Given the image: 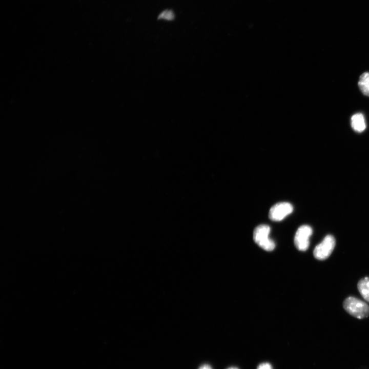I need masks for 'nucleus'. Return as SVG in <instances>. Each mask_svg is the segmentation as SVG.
I'll return each instance as SVG.
<instances>
[{
  "mask_svg": "<svg viewBox=\"0 0 369 369\" xmlns=\"http://www.w3.org/2000/svg\"><path fill=\"white\" fill-rule=\"evenodd\" d=\"M312 232V228L308 225H302L297 229L294 237V243L298 250L304 251L308 249L309 239Z\"/></svg>",
  "mask_w": 369,
  "mask_h": 369,
  "instance_id": "nucleus-4",
  "label": "nucleus"
},
{
  "mask_svg": "<svg viewBox=\"0 0 369 369\" xmlns=\"http://www.w3.org/2000/svg\"><path fill=\"white\" fill-rule=\"evenodd\" d=\"M344 310L352 316L362 319L369 315V306L364 301L354 297L346 298L343 303Z\"/></svg>",
  "mask_w": 369,
  "mask_h": 369,
  "instance_id": "nucleus-1",
  "label": "nucleus"
},
{
  "mask_svg": "<svg viewBox=\"0 0 369 369\" xmlns=\"http://www.w3.org/2000/svg\"><path fill=\"white\" fill-rule=\"evenodd\" d=\"M293 211L292 205L287 202H278L271 207L269 217L274 221H279L290 214Z\"/></svg>",
  "mask_w": 369,
  "mask_h": 369,
  "instance_id": "nucleus-5",
  "label": "nucleus"
},
{
  "mask_svg": "<svg viewBox=\"0 0 369 369\" xmlns=\"http://www.w3.org/2000/svg\"><path fill=\"white\" fill-rule=\"evenodd\" d=\"M357 288L362 297L369 302V277H366L360 279L358 283Z\"/></svg>",
  "mask_w": 369,
  "mask_h": 369,
  "instance_id": "nucleus-7",
  "label": "nucleus"
},
{
  "mask_svg": "<svg viewBox=\"0 0 369 369\" xmlns=\"http://www.w3.org/2000/svg\"><path fill=\"white\" fill-rule=\"evenodd\" d=\"M198 369H212V368L208 364H203L200 366Z\"/></svg>",
  "mask_w": 369,
  "mask_h": 369,
  "instance_id": "nucleus-11",
  "label": "nucleus"
},
{
  "mask_svg": "<svg viewBox=\"0 0 369 369\" xmlns=\"http://www.w3.org/2000/svg\"><path fill=\"white\" fill-rule=\"evenodd\" d=\"M358 85L361 92L369 96V72H364L360 75Z\"/></svg>",
  "mask_w": 369,
  "mask_h": 369,
  "instance_id": "nucleus-8",
  "label": "nucleus"
},
{
  "mask_svg": "<svg viewBox=\"0 0 369 369\" xmlns=\"http://www.w3.org/2000/svg\"><path fill=\"white\" fill-rule=\"evenodd\" d=\"M227 369H239V368H238L236 367H229V368H227Z\"/></svg>",
  "mask_w": 369,
  "mask_h": 369,
  "instance_id": "nucleus-12",
  "label": "nucleus"
},
{
  "mask_svg": "<svg viewBox=\"0 0 369 369\" xmlns=\"http://www.w3.org/2000/svg\"><path fill=\"white\" fill-rule=\"evenodd\" d=\"M351 126L357 132H362L366 128V123L363 115L361 113L354 114L351 119Z\"/></svg>",
  "mask_w": 369,
  "mask_h": 369,
  "instance_id": "nucleus-6",
  "label": "nucleus"
},
{
  "mask_svg": "<svg viewBox=\"0 0 369 369\" xmlns=\"http://www.w3.org/2000/svg\"><path fill=\"white\" fill-rule=\"evenodd\" d=\"M175 18V14L171 9H166L162 11L158 16V19L173 20Z\"/></svg>",
  "mask_w": 369,
  "mask_h": 369,
  "instance_id": "nucleus-9",
  "label": "nucleus"
},
{
  "mask_svg": "<svg viewBox=\"0 0 369 369\" xmlns=\"http://www.w3.org/2000/svg\"><path fill=\"white\" fill-rule=\"evenodd\" d=\"M335 246V239L332 235H326L322 241L317 245L313 252L315 258L322 260L327 258Z\"/></svg>",
  "mask_w": 369,
  "mask_h": 369,
  "instance_id": "nucleus-3",
  "label": "nucleus"
},
{
  "mask_svg": "<svg viewBox=\"0 0 369 369\" xmlns=\"http://www.w3.org/2000/svg\"><path fill=\"white\" fill-rule=\"evenodd\" d=\"M257 369H273L272 365L268 362H263L260 363Z\"/></svg>",
  "mask_w": 369,
  "mask_h": 369,
  "instance_id": "nucleus-10",
  "label": "nucleus"
},
{
  "mask_svg": "<svg viewBox=\"0 0 369 369\" xmlns=\"http://www.w3.org/2000/svg\"><path fill=\"white\" fill-rule=\"evenodd\" d=\"M270 227L266 224L257 226L254 230L253 239L256 243L264 250L271 251L274 249L275 244L269 238Z\"/></svg>",
  "mask_w": 369,
  "mask_h": 369,
  "instance_id": "nucleus-2",
  "label": "nucleus"
}]
</instances>
